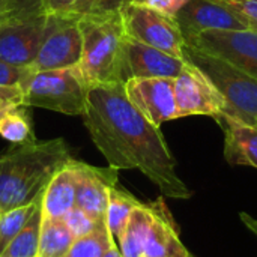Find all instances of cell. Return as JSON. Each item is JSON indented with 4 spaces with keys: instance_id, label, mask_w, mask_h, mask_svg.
Listing matches in <instances>:
<instances>
[{
    "instance_id": "7a4b0ae2",
    "label": "cell",
    "mask_w": 257,
    "mask_h": 257,
    "mask_svg": "<svg viewBox=\"0 0 257 257\" xmlns=\"http://www.w3.org/2000/svg\"><path fill=\"white\" fill-rule=\"evenodd\" d=\"M72 160L63 139L15 145L0 157V211L35 200L57 170Z\"/></svg>"
},
{
    "instance_id": "44dd1931",
    "label": "cell",
    "mask_w": 257,
    "mask_h": 257,
    "mask_svg": "<svg viewBox=\"0 0 257 257\" xmlns=\"http://www.w3.org/2000/svg\"><path fill=\"white\" fill-rule=\"evenodd\" d=\"M41 226H42V212L41 206L35 211L26 226L18 232V235L9 242V245L3 250L0 257H36L39 238H41Z\"/></svg>"
},
{
    "instance_id": "9c48e42d",
    "label": "cell",
    "mask_w": 257,
    "mask_h": 257,
    "mask_svg": "<svg viewBox=\"0 0 257 257\" xmlns=\"http://www.w3.org/2000/svg\"><path fill=\"white\" fill-rule=\"evenodd\" d=\"M187 44L214 54L257 78L256 30H209L187 41Z\"/></svg>"
},
{
    "instance_id": "ac0fdd59",
    "label": "cell",
    "mask_w": 257,
    "mask_h": 257,
    "mask_svg": "<svg viewBox=\"0 0 257 257\" xmlns=\"http://www.w3.org/2000/svg\"><path fill=\"white\" fill-rule=\"evenodd\" d=\"M133 194L120 188L117 184L110 188L108 193V203H107V212H105V224L111 235V239L116 247H119L125 227L128 224V220L133 214V211L140 205Z\"/></svg>"
},
{
    "instance_id": "5b68a950",
    "label": "cell",
    "mask_w": 257,
    "mask_h": 257,
    "mask_svg": "<svg viewBox=\"0 0 257 257\" xmlns=\"http://www.w3.org/2000/svg\"><path fill=\"white\" fill-rule=\"evenodd\" d=\"M23 104L69 116L84 111L89 84L78 66L65 69L33 71L21 83Z\"/></svg>"
},
{
    "instance_id": "836d02e7",
    "label": "cell",
    "mask_w": 257,
    "mask_h": 257,
    "mask_svg": "<svg viewBox=\"0 0 257 257\" xmlns=\"http://www.w3.org/2000/svg\"><path fill=\"white\" fill-rule=\"evenodd\" d=\"M8 23V0H0V26Z\"/></svg>"
},
{
    "instance_id": "7402d4cb",
    "label": "cell",
    "mask_w": 257,
    "mask_h": 257,
    "mask_svg": "<svg viewBox=\"0 0 257 257\" xmlns=\"http://www.w3.org/2000/svg\"><path fill=\"white\" fill-rule=\"evenodd\" d=\"M0 136L12 145H29L36 142L26 105L12 110L0 120Z\"/></svg>"
},
{
    "instance_id": "d4e9b609",
    "label": "cell",
    "mask_w": 257,
    "mask_h": 257,
    "mask_svg": "<svg viewBox=\"0 0 257 257\" xmlns=\"http://www.w3.org/2000/svg\"><path fill=\"white\" fill-rule=\"evenodd\" d=\"M92 8L93 0H44L42 14L81 18L83 15L92 12Z\"/></svg>"
},
{
    "instance_id": "ba28073f",
    "label": "cell",
    "mask_w": 257,
    "mask_h": 257,
    "mask_svg": "<svg viewBox=\"0 0 257 257\" xmlns=\"http://www.w3.org/2000/svg\"><path fill=\"white\" fill-rule=\"evenodd\" d=\"M175 99L179 117L212 116L218 120L226 113V101L209 77L187 62L175 78Z\"/></svg>"
},
{
    "instance_id": "8992f818",
    "label": "cell",
    "mask_w": 257,
    "mask_h": 257,
    "mask_svg": "<svg viewBox=\"0 0 257 257\" xmlns=\"http://www.w3.org/2000/svg\"><path fill=\"white\" fill-rule=\"evenodd\" d=\"M119 12L128 38L184 59L187 41L176 18L134 2H123Z\"/></svg>"
},
{
    "instance_id": "9a60e30c",
    "label": "cell",
    "mask_w": 257,
    "mask_h": 257,
    "mask_svg": "<svg viewBox=\"0 0 257 257\" xmlns=\"http://www.w3.org/2000/svg\"><path fill=\"white\" fill-rule=\"evenodd\" d=\"M152 223L145 244L143 257H188L182 244L176 221L163 199L151 202Z\"/></svg>"
},
{
    "instance_id": "f1b7e54d",
    "label": "cell",
    "mask_w": 257,
    "mask_h": 257,
    "mask_svg": "<svg viewBox=\"0 0 257 257\" xmlns=\"http://www.w3.org/2000/svg\"><path fill=\"white\" fill-rule=\"evenodd\" d=\"M232 8L248 26L257 32V0H221Z\"/></svg>"
},
{
    "instance_id": "d6986e66",
    "label": "cell",
    "mask_w": 257,
    "mask_h": 257,
    "mask_svg": "<svg viewBox=\"0 0 257 257\" xmlns=\"http://www.w3.org/2000/svg\"><path fill=\"white\" fill-rule=\"evenodd\" d=\"M152 223L151 203H140L131 214L125 227L122 241L119 244L120 254L123 257H143L145 244Z\"/></svg>"
},
{
    "instance_id": "8d00e7d4",
    "label": "cell",
    "mask_w": 257,
    "mask_h": 257,
    "mask_svg": "<svg viewBox=\"0 0 257 257\" xmlns=\"http://www.w3.org/2000/svg\"><path fill=\"white\" fill-rule=\"evenodd\" d=\"M0 214H2V211H0Z\"/></svg>"
},
{
    "instance_id": "d590c367",
    "label": "cell",
    "mask_w": 257,
    "mask_h": 257,
    "mask_svg": "<svg viewBox=\"0 0 257 257\" xmlns=\"http://www.w3.org/2000/svg\"><path fill=\"white\" fill-rule=\"evenodd\" d=\"M188 257H196V256H194V254H191V253H190V256H188Z\"/></svg>"
},
{
    "instance_id": "30bf717a",
    "label": "cell",
    "mask_w": 257,
    "mask_h": 257,
    "mask_svg": "<svg viewBox=\"0 0 257 257\" xmlns=\"http://www.w3.org/2000/svg\"><path fill=\"white\" fill-rule=\"evenodd\" d=\"M133 105L155 126L179 119L175 99V78H128L123 84Z\"/></svg>"
},
{
    "instance_id": "d6a6232c",
    "label": "cell",
    "mask_w": 257,
    "mask_h": 257,
    "mask_svg": "<svg viewBox=\"0 0 257 257\" xmlns=\"http://www.w3.org/2000/svg\"><path fill=\"white\" fill-rule=\"evenodd\" d=\"M241 218H242V221L245 223V226H247L253 233H256L257 235V220H254V218L250 217V215H245V214H241Z\"/></svg>"
},
{
    "instance_id": "2e32d148",
    "label": "cell",
    "mask_w": 257,
    "mask_h": 257,
    "mask_svg": "<svg viewBox=\"0 0 257 257\" xmlns=\"http://www.w3.org/2000/svg\"><path fill=\"white\" fill-rule=\"evenodd\" d=\"M224 131V158L232 166L257 169V125L232 116L217 120Z\"/></svg>"
},
{
    "instance_id": "6da1fadb",
    "label": "cell",
    "mask_w": 257,
    "mask_h": 257,
    "mask_svg": "<svg viewBox=\"0 0 257 257\" xmlns=\"http://www.w3.org/2000/svg\"><path fill=\"white\" fill-rule=\"evenodd\" d=\"M125 83L90 86L83 111L84 126L116 170L142 172L163 196L187 200L193 191L179 178L176 160L160 130L128 99Z\"/></svg>"
},
{
    "instance_id": "e575fe53",
    "label": "cell",
    "mask_w": 257,
    "mask_h": 257,
    "mask_svg": "<svg viewBox=\"0 0 257 257\" xmlns=\"http://www.w3.org/2000/svg\"><path fill=\"white\" fill-rule=\"evenodd\" d=\"M102 257H123V256L120 254V250H119L116 245H113V247H110V248L102 254Z\"/></svg>"
},
{
    "instance_id": "ffe728a7",
    "label": "cell",
    "mask_w": 257,
    "mask_h": 257,
    "mask_svg": "<svg viewBox=\"0 0 257 257\" xmlns=\"http://www.w3.org/2000/svg\"><path fill=\"white\" fill-rule=\"evenodd\" d=\"M74 241L62 220H42L36 257H66Z\"/></svg>"
},
{
    "instance_id": "8fae6325",
    "label": "cell",
    "mask_w": 257,
    "mask_h": 257,
    "mask_svg": "<svg viewBox=\"0 0 257 257\" xmlns=\"http://www.w3.org/2000/svg\"><path fill=\"white\" fill-rule=\"evenodd\" d=\"M185 41L209 30L248 29L245 21L221 0H190L176 15Z\"/></svg>"
},
{
    "instance_id": "e0dca14e",
    "label": "cell",
    "mask_w": 257,
    "mask_h": 257,
    "mask_svg": "<svg viewBox=\"0 0 257 257\" xmlns=\"http://www.w3.org/2000/svg\"><path fill=\"white\" fill-rule=\"evenodd\" d=\"M72 161L74 158L57 170L47 184L41 202L42 220H62V217L75 206L77 178Z\"/></svg>"
},
{
    "instance_id": "f546056e",
    "label": "cell",
    "mask_w": 257,
    "mask_h": 257,
    "mask_svg": "<svg viewBox=\"0 0 257 257\" xmlns=\"http://www.w3.org/2000/svg\"><path fill=\"white\" fill-rule=\"evenodd\" d=\"M24 105L23 104V90L20 86H0V120L11 113L12 110Z\"/></svg>"
},
{
    "instance_id": "3957f363",
    "label": "cell",
    "mask_w": 257,
    "mask_h": 257,
    "mask_svg": "<svg viewBox=\"0 0 257 257\" xmlns=\"http://www.w3.org/2000/svg\"><path fill=\"white\" fill-rule=\"evenodd\" d=\"M83 39L80 71L89 86L125 83L123 48L126 33L119 9L89 12L78 21Z\"/></svg>"
},
{
    "instance_id": "4316f807",
    "label": "cell",
    "mask_w": 257,
    "mask_h": 257,
    "mask_svg": "<svg viewBox=\"0 0 257 257\" xmlns=\"http://www.w3.org/2000/svg\"><path fill=\"white\" fill-rule=\"evenodd\" d=\"M63 224L66 226V229L72 233V236L81 238L87 233H90L99 223H95L84 211H81L80 208L74 206L71 208L63 217H62Z\"/></svg>"
},
{
    "instance_id": "7c38bea8",
    "label": "cell",
    "mask_w": 257,
    "mask_h": 257,
    "mask_svg": "<svg viewBox=\"0 0 257 257\" xmlns=\"http://www.w3.org/2000/svg\"><path fill=\"white\" fill-rule=\"evenodd\" d=\"M77 193L75 206L84 211L95 223H105L108 193L117 184V170L113 167H93L86 163L72 161Z\"/></svg>"
},
{
    "instance_id": "5bb4252c",
    "label": "cell",
    "mask_w": 257,
    "mask_h": 257,
    "mask_svg": "<svg viewBox=\"0 0 257 257\" xmlns=\"http://www.w3.org/2000/svg\"><path fill=\"white\" fill-rule=\"evenodd\" d=\"M45 24V15L24 23H5L0 26V62L32 66Z\"/></svg>"
},
{
    "instance_id": "484cf974",
    "label": "cell",
    "mask_w": 257,
    "mask_h": 257,
    "mask_svg": "<svg viewBox=\"0 0 257 257\" xmlns=\"http://www.w3.org/2000/svg\"><path fill=\"white\" fill-rule=\"evenodd\" d=\"M42 3L44 0H8V21L24 23L44 15Z\"/></svg>"
},
{
    "instance_id": "4dcf8cb0",
    "label": "cell",
    "mask_w": 257,
    "mask_h": 257,
    "mask_svg": "<svg viewBox=\"0 0 257 257\" xmlns=\"http://www.w3.org/2000/svg\"><path fill=\"white\" fill-rule=\"evenodd\" d=\"M125 2H134V3L143 5L146 8H151L160 14H164L167 17L176 18V15L181 12V9L190 0H125Z\"/></svg>"
},
{
    "instance_id": "277c9868",
    "label": "cell",
    "mask_w": 257,
    "mask_h": 257,
    "mask_svg": "<svg viewBox=\"0 0 257 257\" xmlns=\"http://www.w3.org/2000/svg\"><path fill=\"white\" fill-rule=\"evenodd\" d=\"M184 59L203 71L226 101V113L247 123L257 125V78L229 62L185 45Z\"/></svg>"
},
{
    "instance_id": "4fadbf2b",
    "label": "cell",
    "mask_w": 257,
    "mask_h": 257,
    "mask_svg": "<svg viewBox=\"0 0 257 257\" xmlns=\"http://www.w3.org/2000/svg\"><path fill=\"white\" fill-rule=\"evenodd\" d=\"M187 60L126 36L123 48V80L128 78H176Z\"/></svg>"
},
{
    "instance_id": "603a6c76",
    "label": "cell",
    "mask_w": 257,
    "mask_h": 257,
    "mask_svg": "<svg viewBox=\"0 0 257 257\" xmlns=\"http://www.w3.org/2000/svg\"><path fill=\"white\" fill-rule=\"evenodd\" d=\"M42 193L30 203L0 214V254L9 245V242L18 235V232L26 226V223L35 214V211L41 206Z\"/></svg>"
},
{
    "instance_id": "52a82bcc",
    "label": "cell",
    "mask_w": 257,
    "mask_h": 257,
    "mask_svg": "<svg viewBox=\"0 0 257 257\" xmlns=\"http://www.w3.org/2000/svg\"><path fill=\"white\" fill-rule=\"evenodd\" d=\"M80 18L45 15L42 39L32 63L33 71L75 68L81 60Z\"/></svg>"
},
{
    "instance_id": "83f0119b",
    "label": "cell",
    "mask_w": 257,
    "mask_h": 257,
    "mask_svg": "<svg viewBox=\"0 0 257 257\" xmlns=\"http://www.w3.org/2000/svg\"><path fill=\"white\" fill-rule=\"evenodd\" d=\"M32 72L30 66H17L0 62V86H21V83Z\"/></svg>"
},
{
    "instance_id": "1f68e13d",
    "label": "cell",
    "mask_w": 257,
    "mask_h": 257,
    "mask_svg": "<svg viewBox=\"0 0 257 257\" xmlns=\"http://www.w3.org/2000/svg\"><path fill=\"white\" fill-rule=\"evenodd\" d=\"M125 0H93L92 12H104V11H116Z\"/></svg>"
},
{
    "instance_id": "cb8c5ba5",
    "label": "cell",
    "mask_w": 257,
    "mask_h": 257,
    "mask_svg": "<svg viewBox=\"0 0 257 257\" xmlns=\"http://www.w3.org/2000/svg\"><path fill=\"white\" fill-rule=\"evenodd\" d=\"M114 242L105 223H99L90 233L77 238L66 257H102Z\"/></svg>"
}]
</instances>
